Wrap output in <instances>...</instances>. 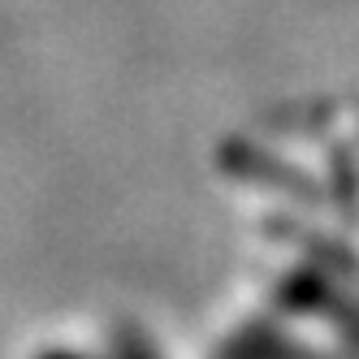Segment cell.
I'll list each match as a JSON object with an SVG mask.
<instances>
[{
  "label": "cell",
  "instance_id": "1",
  "mask_svg": "<svg viewBox=\"0 0 359 359\" xmlns=\"http://www.w3.org/2000/svg\"><path fill=\"white\" fill-rule=\"evenodd\" d=\"M117 359H156V351H151V342L143 338V333L121 329L117 333Z\"/></svg>",
  "mask_w": 359,
  "mask_h": 359
},
{
  "label": "cell",
  "instance_id": "2",
  "mask_svg": "<svg viewBox=\"0 0 359 359\" xmlns=\"http://www.w3.org/2000/svg\"><path fill=\"white\" fill-rule=\"evenodd\" d=\"M39 359H87V355H79V351H61V346H57V351H43Z\"/></svg>",
  "mask_w": 359,
  "mask_h": 359
}]
</instances>
